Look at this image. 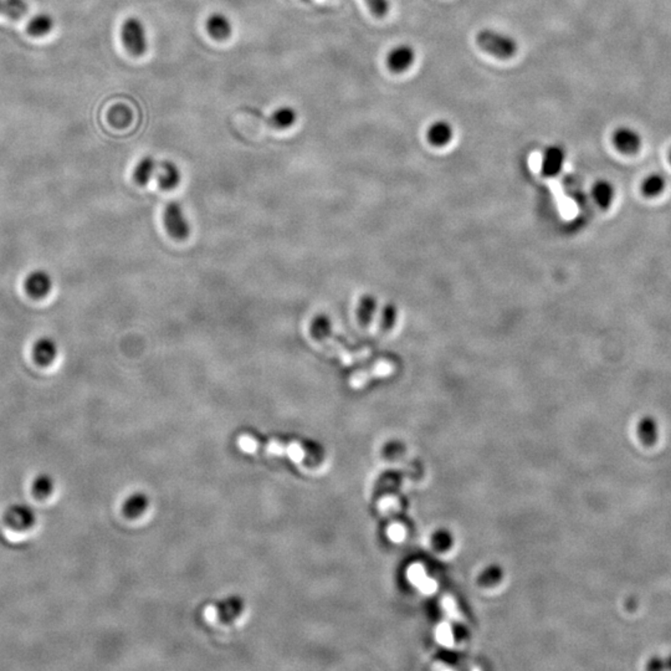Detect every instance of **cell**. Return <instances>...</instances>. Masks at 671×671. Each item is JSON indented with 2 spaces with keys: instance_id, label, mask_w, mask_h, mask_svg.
<instances>
[{
  "instance_id": "cell-8",
  "label": "cell",
  "mask_w": 671,
  "mask_h": 671,
  "mask_svg": "<svg viewBox=\"0 0 671 671\" xmlns=\"http://www.w3.org/2000/svg\"><path fill=\"white\" fill-rule=\"evenodd\" d=\"M613 143L622 153H637L642 147V137L630 127H619L618 130L614 131Z\"/></svg>"
},
{
  "instance_id": "cell-17",
  "label": "cell",
  "mask_w": 671,
  "mask_h": 671,
  "mask_svg": "<svg viewBox=\"0 0 671 671\" xmlns=\"http://www.w3.org/2000/svg\"><path fill=\"white\" fill-rule=\"evenodd\" d=\"M181 182V172L172 162H163L161 164L158 174V186L163 191H171L177 187Z\"/></svg>"
},
{
  "instance_id": "cell-36",
  "label": "cell",
  "mask_w": 671,
  "mask_h": 671,
  "mask_svg": "<svg viewBox=\"0 0 671 671\" xmlns=\"http://www.w3.org/2000/svg\"><path fill=\"white\" fill-rule=\"evenodd\" d=\"M670 161H671V152H670Z\"/></svg>"
},
{
  "instance_id": "cell-29",
  "label": "cell",
  "mask_w": 671,
  "mask_h": 671,
  "mask_svg": "<svg viewBox=\"0 0 671 671\" xmlns=\"http://www.w3.org/2000/svg\"><path fill=\"white\" fill-rule=\"evenodd\" d=\"M399 508V500L394 496H385L383 499L379 500L378 503V510L379 513L382 515H392V513H398Z\"/></svg>"
},
{
  "instance_id": "cell-7",
  "label": "cell",
  "mask_w": 671,
  "mask_h": 671,
  "mask_svg": "<svg viewBox=\"0 0 671 671\" xmlns=\"http://www.w3.org/2000/svg\"><path fill=\"white\" fill-rule=\"evenodd\" d=\"M566 152L560 146L547 147L542 157L541 172L543 177H556L565 166Z\"/></svg>"
},
{
  "instance_id": "cell-5",
  "label": "cell",
  "mask_w": 671,
  "mask_h": 671,
  "mask_svg": "<svg viewBox=\"0 0 671 671\" xmlns=\"http://www.w3.org/2000/svg\"><path fill=\"white\" fill-rule=\"evenodd\" d=\"M164 226L169 235L174 239H187L189 226L183 216L182 208L176 201L169 203L164 209Z\"/></svg>"
},
{
  "instance_id": "cell-32",
  "label": "cell",
  "mask_w": 671,
  "mask_h": 671,
  "mask_svg": "<svg viewBox=\"0 0 671 671\" xmlns=\"http://www.w3.org/2000/svg\"><path fill=\"white\" fill-rule=\"evenodd\" d=\"M201 617L208 625L214 627V625L219 623V609L216 608L214 604H208L203 608Z\"/></svg>"
},
{
  "instance_id": "cell-30",
  "label": "cell",
  "mask_w": 671,
  "mask_h": 671,
  "mask_svg": "<svg viewBox=\"0 0 671 671\" xmlns=\"http://www.w3.org/2000/svg\"><path fill=\"white\" fill-rule=\"evenodd\" d=\"M387 537L393 543H402L407 537V530L403 526L402 523H392L387 528Z\"/></svg>"
},
{
  "instance_id": "cell-24",
  "label": "cell",
  "mask_w": 671,
  "mask_h": 671,
  "mask_svg": "<svg viewBox=\"0 0 671 671\" xmlns=\"http://www.w3.org/2000/svg\"><path fill=\"white\" fill-rule=\"evenodd\" d=\"M236 445H238V449L246 455H255L259 451L260 448L259 441L250 434H241L236 440Z\"/></svg>"
},
{
  "instance_id": "cell-35",
  "label": "cell",
  "mask_w": 671,
  "mask_h": 671,
  "mask_svg": "<svg viewBox=\"0 0 671 671\" xmlns=\"http://www.w3.org/2000/svg\"><path fill=\"white\" fill-rule=\"evenodd\" d=\"M665 669H669V670H671V655L670 657H667V660H665Z\"/></svg>"
},
{
  "instance_id": "cell-28",
  "label": "cell",
  "mask_w": 671,
  "mask_h": 671,
  "mask_svg": "<svg viewBox=\"0 0 671 671\" xmlns=\"http://www.w3.org/2000/svg\"><path fill=\"white\" fill-rule=\"evenodd\" d=\"M441 608L444 610L448 619H450L453 622H460L461 620V614L459 612V608L456 605V602L451 595H444L443 600H441Z\"/></svg>"
},
{
  "instance_id": "cell-26",
  "label": "cell",
  "mask_w": 671,
  "mask_h": 671,
  "mask_svg": "<svg viewBox=\"0 0 671 671\" xmlns=\"http://www.w3.org/2000/svg\"><path fill=\"white\" fill-rule=\"evenodd\" d=\"M397 320H398V310H397V307L394 306L393 303L385 305L383 311H382V316H380V328H382L383 331L392 330V328L395 326Z\"/></svg>"
},
{
  "instance_id": "cell-3",
  "label": "cell",
  "mask_w": 671,
  "mask_h": 671,
  "mask_svg": "<svg viewBox=\"0 0 671 671\" xmlns=\"http://www.w3.org/2000/svg\"><path fill=\"white\" fill-rule=\"evenodd\" d=\"M4 523L11 531L26 533L35 526L36 513L33 508L24 503L13 505L5 511Z\"/></svg>"
},
{
  "instance_id": "cell-15",
  "label": "cell",
  "mask_w": 671,
  "mask_h": 671,
  "mask_svg": "<svg viewBox=\"0 0 671 671\" xmlns=\"http://www.w3.org/2000/svg\"><path fill=\"white\" fill-rule=\"evenodd\" d=\"M298 121V113L290 106H283L278 110L273 111L271 115L268 116V123L273 126V128L278 130H286L295 125Z\"/></svg>"
},
{
  "instance_id": "cell-23",
  "label": "cell",
  "mask_w": 671,
  "mask_h": 671,
  "mask_svg": "<svg viewBox=\"0 0 671 671\" xmlns=\"http://www.w3.org/2000/svg\"><path fill=\"white\" fill-rule=\"evenodd\" d=\"M665 186H667L665 178L657 173H654L642 181V192L645 197H657L665 189Z\"/></svg>"
},
{
  "instance_id": "cell-10",
  "label": "cell",
  "mask_w": 671,
  "mask_h": 671,
  "mask_svg": "<svg viewBox=\"0 0 671 671\" xmlns=\"http://www.w3.org/2000/svg\"><path fill=\"white\" fill-rule=\"evenodd\" d=\"M407 578L423 595H433L438 590V583L427 575V570L420 563H414L408 568Z\"/></svg>"
},
{
  "instance_id": "cell-16",
  "label": "cell",
  "mask_w": 671,
  "mask_h": 671,
  "mask_svg": "<svg viewBox=\"0 0 671 671\" xmlns=\"http://www.w3.org/2000/svg\"><path fill=\"white\" fill-rule=\"evenodd\" d=\"M54 29V19L51 15L40 13L33 16L26 25V33L33 38H41Z\"/></svg>"
},
{
  "instance_id": "cell-14",
  "label": "cell",
  "mask_w": 671,
  "mask_h": 671,
  "mask_svg": "<svg viewBox=\"0 0 671 671\" xmlns=\"http://www.w3.org/2000/svg\"><path fill=\"white\" fill-rule=\"evenodd\" d=\"M637 436L644 446H654L659 439L657 423L650 415L642 417L637 424Z\"/></svg>"
},
{
  "instance_id": "cell-18",
  "label": "cell",
  "mask_w": 671,
  "mask_h": 671,
  "mask_svg": "<svg viewBox=\"0 0 671 671\" xmlns=\"http://www.w3.org/2000/svg\"><path fill=\"white\" fill-rule=\"evenodd\" d=\"M310 333L313 340L320 342L322 345L328 337L332 336V323L330 317L325 313H320L315 316L310 326Z\"/></svg>"
},
{
  "instance_id": "cell-4",
  "label": "cell",
  "mask_w": 671,
  "mask_h": 671,
  "mask_svg": "<svg viewBox=\"0 0 671 671\" xmlns=\"http://www.w3.org/2000/svg\"><path fill=\"white\" fill-rule=\"evenodd\" d=\"M53 278L43 268L30 271L24 280V288L30 298L35 300L46 298L53 290Z\"/></svg>"
},
{
  "instance_id": "cell-27",
  "label": "cell",
  "mask_w": 671,
  "mask_h": 671,
  "mask_svg": "<svg viewBox=\"0 0 671 671\" xmlns=\"http://www.w3.org/2000/svg\"><path fill=\"white\" fill-rule=\"evenodd\" d=\"M293 464H301L306 459V450L298 441H290L286 445V456Z\"/></svg>"
},
{
  "instance_id": "cell-1",
  "label": "cell",
  "mask_w": 671,
  "mask_h": 671,
  "mask_svg": "<svg viewBox=\"0 0 671 671\" xmlns=\"http://www.w3.org/2000/svg\"><path fill=\"white\" fill-rule=\"evenodd\" d=\"M476 43L480 49L501 60L513 58L518 53V44L515 39L496 30H480L476 35Z\"/></svg>"
},
{
  "instance_id": "cell-11",
  "label": "cell",
  "mask_w": 671,
  "mask_h": 671,
  "mask_svg": "<svg viewBox=\"0 0 671 671\" xmlns=\"http://www.w3.org/2000/svg\"><path fill=\"white\" fill-rule=\"evenodd\" d=\"M206 33L216 40H226L231 38L233 33V24L231 19L223 13H213L206 20Z\"/></svg>"
},
{
  "instance_id": "cell-31",
  "label": "cell",
  "mask_w": 671,
  "mask_h": 671,
  "mask_svg": "<svg viewBox=\"0 0 671 671\" xmlns=\"http://www.w3.org/2000/svg\"><path fill=\"white\" fill-rule=\"evenodd\" d=\"M286 445L283 441L271 440L265 445V451L268 455L275 458H285L286 456Z\"/></svg>"
},
{
  "instance_id": "cell-19",
  "label": "cell",
  "mask_w": 671,
  "mask_h": 671,
  "mask_svg": "<svg viewBox=\"0 0 671 671\" xmlns=\"http://www.w3.org/2000/svg\"><path fill=\"white\" fill-rule=\"evenodd\" d=\"M377 311V300L372 295L360 298L357 306V320L362 327H368Z\"/></svg>"
},
{
  "instance_id": "cell-34",
  "label": "cell",
  "mask_w": 671,
  "mask_h": 671,
  "mask_svg": "<svg viewBox=\"0 0 671 671\" xmlns=\"http://www.w3.org/2000/svg\"><path fill=\"white\" fill-rule=\"evenodd\" d=\"M645 669L650 671L664 670L665 669V660H662V657H652L645 665Z\"/></svg>"
},
{
  "instance_id": "cell-25",
  "label": "cell",
  "mask_w": 671,
  "mask_h": 671,
  "mask_svg": "<svg viewBox=\"0 0 671 671\" xmlns=\"http://www.w3.org/2000/svg\"><path fill=\"white\" fill-rule=\"evenodd\" d=\"M435 639L436 642L444 647H454V642H454V633H453L450 624L446 623V622L439 624L436 627Z\"/></svg>"
},
{
  "instance_id": "cell-13",
  "label": "cell",
  "mask_w": 671,
  "mask_h": 671,
  "mask_svg": "<svg viewBox=\"0 0 671 671\" xmlns=\"http://www.w3.org/2000/svg\"><path fill=\"white\" fill-rule=\"evenodd\" d=\"M590 194H592V198H593L595 204L600 206V209L605 211L612 206L615 192H614L612 183L605 181V179H600L593 184Z\"/></svg>"
},
{
  "instance_id": "cell-33",
  "label": "cell",
  "mask_w": 671,
  "mask_h": 671,
  "mask_svg": "<svg viewBox=\"0 0 671 671\" xmlns=\"http://www.w3.org/2000/svg\"><path fill=\"white\" fill-rule=\"evenodd\" d=\"M368 4L369 9L372 10L375 16L383 18L384 15L388 11V1L387 0H365Z\"/></svg>"
},
{
  "instance_id": "cell-9",
  "label": "cell",
  "mask_w": 671,
  "mask_h": 671,
  "mask_svg": "<svg viewBox=\"0 0 671 671\" xmlns=\"http://www.w3.org/2000/svg\"><path fill=\"white\" fill-rule=\"evenodd\" d=\"M59 345L51 337H40L33 345V358L35 363L46 367L58 357Z\"/></svg>"
},
{
  "instance_id": "cell-2",
  "label": "cell",
  "mask_w": 671,
  "mask_h": 671,
  "mask_svg": "<svg viewBox=\"0 0 671 671\" xmlns=\"http://www.w3.org/2000/svg\"><path fill=\"white\" fill-rule=\"evenodd\" d=\"M121 39L126 50L133 56H142L147 51V35L138 18H127L121 26Z\"/></svg>"
},
{
  "instance_id": "cell-22",
  "label": "cell",
  "mask_w": 671,
  "mask_h": 671,
  "mask_svg": "<svg viewBox=\"0 0 671 671\" xmlns=\"http://www.w3.org/2000/svg\"><path fill=\"white\" fill-rule=\"evenodd\" d=\"M154 169H156L154 159L152 157H144L134 168V181L139 186H146L153 176Z\"/></svg>"
},
{
  "instance_id": "cell-6",
  "label": "cell",
  "mask_w": 671,
  "mask_h": 671,
  "mask_svg": "<svg viewBox=\"0 0 671 671\" xmlns=\"http://www.w3.org/2000/svg\"><path fill=\"white\" fill-rule=\"evenodd\" d=\"M415 61V51L410 45H399L392 49L387 55V67L392 72L400 74L407 71Z\"/></svg>"
},
{
  "instance_id": "cell-21",
  "label": "cell",
  "mask_w": 671,
  "mask_h": 671,
  "mask_svg": "<svg viewBox=\"0 0 671 671\" xmlns=\"http://www.w3.org/2000/svg\"><path fill=\"white\" fill-rule=\"evenodd\" d=\"M28 13V3L25 0H0V14L10 19H20Z\"/></svg>"
},
{
  "instance_id": "cell-12",
  "label": "cell",
  "mask_w": 671,
  "mask_h": 671,
  "mask_svg": "<svg viewBox=\"0 0 671 671\" xmlns=\"http://www.w3.org/2000/svg\"><path fill=\"white\" fill-rule=\"evenodd\" d=\"M453 136L454 130L450 123L443 120L433 122L427 131L428 141L434 147H445L450 143Z\"/></svg>"
},
{
  "instance_id": "cell-20",
  "label": "cell",
  "mask_w": 671,
  "mask_h": 671,
  "mask_svg": "<svg viewBox=\"0 0 671 671\" xmlns=\"http://www.w3.org/2000/svg\"><path fill=\"white\" fill-rule=\"evenodd\" d=\"M33 495L38 500H46L54 494L55 491V481L53 478L48 474L38 475L34 479L31 485Z\"/></svg>"
}]
</instances>
